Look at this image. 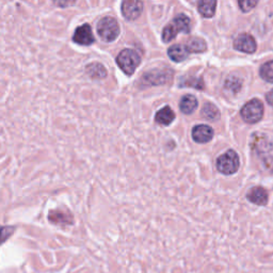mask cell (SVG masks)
<instances>
[{"label": "cell", "instance_id": "6da1fadb", "mask_svg": "<svg viewBox=\"0 0 273 273\" xmlns=\"http://www.w3.org/2000/svg\"><path fill=\"white\" fill-rule=\"evenodd\" d=\"M190 29V18L185 14H179L171 24H169L163 29L162 40L166 43L171 42L176 37L178 32L189 33Z\"/></svg>", "mask_w": 273, "mask_h": 273}, {"label": "cell", "instance_id": "7a4b0ae2", "mask_svg": "<svg viewBox=\"0 0 273 273\" xmlns=\"http://www.w3.org/2000/svg\"><path fill=\"white\" fill-rule=\"evenodd\" d=\"M140 62H141L140 54L136 50L129 48L122 50L116 57V63H118L122 71L128 76L136 72Z\"/></svg>", "mask_w": 273, "mask_h": 273}, {"label": "cell", "instance_id": "3957f363", "mask_svg": "<svg viewBox=\"0 0 273 273\" xmlns=\"http://www.w3.org/2000/svg\"><path fill=\"white\" fill-rule=\"evenodd\" d=\"M97 32L105 42H113L120 34L119 22L113 17L101 18L97 24Z\"/></svg>", "mask_w": 273, "mask_h": 273}, {"label": "cell", "instance_id": "277c9868", "mask_svg": "<svg viewBox=\"0 0 273 273\" xmlns=\"http://www.w3.org/2000/svg\"><path fill=\"white\" fill-rule=\"evenodd\" d=\"M217 168L222 174L231 175L239 169V157L235 151H228L217 160Z\"/></svg>", "mask_w": 273, "mask_h": 273}, {"label": "cell", "instance_id": "5b68a950", "mask_svg": "<svg viewBox=\"0 0 273 273\" xmlns=\"http://www.w3.org/2000/svg\"><path fill=\"white\" fill-rule=\"evenodd\" d=\"M264 114V106L260 99H252L241 109V116L250 124H254L262 120Z\"/></svg>", "mask_w": 273, "mask_h": 273}, {"label": "cell", "instance_id": "8992f818", "mask_svg": "<svg viewBox=\"0 0 273 273\" xmlns=\"http://www.w3.org/2000/svg\"><path fill=\"white\" fill-rule=\"evenodd\" d=\"M73 41L76 44H79L82 46H89L94 43L95 37L93 34L92 28L89 24H84L82 26H79L76 30L73 35Z\"/></svg>", "mask_w": 273, "mask_h": 273}, {"label": "cell", "instance_id": "52a82bcc", "mask_svg": "<svg viewBox=\"0 0 273 273\" xmlns=\"http://www.w3.org/2000/svg\"><path fill=\"white\" fill-rule=\"evenodd\" d=\"M122 14L124 17L128 20L137 19L142 13L143 3L141 1H137V0H126L121 5Z\"/></svg>", "mask_w": 273, "mask_h": 273}, {"label": "cell", "instance_id": "ba28073f", "mask_svg": "<svg viewBox=\"0 0 273 273\" xmlns=\"http://www.w3.org/2000/svg\"><path fill=\"white\" fill-rule=\"evenodd\" d=\"M234 47L239 51H243L246 53H253L257 48V45L252 35H250L248 33H243L236 37L235 42H234Z\"/></svg>", "mask_w": 273, "mask_h": 273}, {"label": "cell", "instance_id": "9c48e42d", "mask_svg": "<svg viewBox=\"0 0 273 273\" xmlns=\"http://www.w3.org/2000/svg\"><path fill=\"white\" fill-rule=\"evenodd\" d=\"M214 137V130L207 125H198L192 130V138L198 143H207Z\"/></svg>", "mask_w": 273, "mask_h": 273}, {"label": "cell", "instance_id": "30bf717a", "mask_svg": "<svg viewBox=\"0 0 273 273\" xmlns=\"http://www.w3.org/2000/svg\"><path fill=\"white\" fill-rule=\"evenodd\" d=\"M247 198L253 204L264 206L268 203V192L263 187H254L248 192Z\"/></svg>", "mask_w": 273, "mask_h": 273}, {"label": "cell", "instance_id": "8fae6325", "mask_svg": "<svg viewBox=\"0 0 273 273\" xmlns=\"http://www.w3.org/2000/svg\"><path fill=\"white\" fill-rule=\"evenodd\" d=\"M175 119V113L169 106L163 107L162 109L156 113L155 120L158 124L163 125V126H168L171 123H172Z\"/></svg>", "mask_w": 273, "mask_h": 273}, {"label": "cell", "instance_id": "7c38bea8", "mask_svg": "<svg viewBox=\"0 0 273 273\" xmlns=\"http://www.w3.org/2000/svg\"><path fill=\"white\" fill-rule=\"evenodd\" d=\"M171 76H172V72L154 71L144 75V80L152 84H161L166 83L170 79Z\"/></svg>", "mask_w": 273, "mask_h": 273}, {"label": "cell", "instance_id": "4fadbf2b", "mask_svg": "<svg viewBox=\"0 0 273 273\" xmlns=\"http://www.w3.org/2000/svg\"><path fill=\"white\" fill-rule=\"evenodd\" d=\"M48 219L53 224H61V225L72 224L73 222L72 216L63 212V210H51V212H49Z\"/></svg>", "mask_w": 273, "mask_h": 273}, {"label": "cell", "instance_id": "5bb4252c", "mask_svg": "<svg viewBox=\"0 0 273 273\" xmlns=\"http://www.w3.org/2000/svg\"><path fill=\"white\" fill-rule=\"evenodd\" d=\"M85 72L92 79H104L107 77V69L98 62H93V63L88 64L85 66Z\"/></svg>", "mask_w": 273, "mask_h": 273}, {"label": "cell", "instance_id": "9a60e30c", "mask_svg": "<svg viewBox=\"0 0 273 273\" xmlns=\"http://www.w3.org/2000/svg\"><path fill=\"white\" fill-rule=\"evenodd\" d=\"M168 54L174 62H182L189 56V51L184 45H172L168 50Z\"/></svg>", "mask_w": 273, "mask_h": 273}, {"label": "cell", "instance_id": "2e32d148", "mask_svg": "<svg viewBox=\"0 0 273 273\" xmlns=\"http://www.w3.org/2000/svg\"><path fill=\"white\" fill-rule=\"evenodd\" d=\"M198 107V100L193 95H185L179 103V108L183 113L191 114Z\"/></svg>", "mask_w": 273, "mask_h": 273}, {"label": "cell", "instance_id": "e0dca14e", "mask_svg": "<svg viewBox=\"0 0 273 273\" xmlns=\"http://www.w3.org/2000/svg\"><path fill=\"white\" fill-rule=\"evenodd\" d=\"M216 6L217 2L214 1V0H203V1L199 2V12L203 15L204 17L210 18L214 16V14L216 12Z\"/></svg>", "mask_w": 273, "mask_h": 273}, {"label": "cell", "instance_id": "ac0fdd59", "mask_svg": "<svg viewBox=\"0 0 273 273\" xmlns=\"http://www.w3.org/2000/svg\"><path fill=\"white\" fill-rule=\"evenodd\" d=\"M201 115L203 118L206 119L207 121H218L220 119V112L218 110V108L213 105V104H206L203 107L202 111H201Z\"/></svg>", "mask_w": 273, "mask_h": 273}, {"label": "cell", "instance_id": "d6986e66", "mask_svg": "<svg viewBox=\"0 0 273 273\" xmlns=\"http://www.w3.org/2000/svg\"><path fill=\"white\" fill-rule=\"evenodd\" d=\"M186 48L188 49L189 52H203L207 48V45L204 40H202L200 37H192L187 42Z\"/></svg>", "mask_w": 273, "mask_h": 273}, {"label": "cell", "instance_id": "ffe728a7", "mask_svg": "<svg viewBox=\"0 0 273 273\" xmlns=\"http://www.w3.org/2000/svg\"><path fill=\"white\" fill-rule=\"evenodd\" d=\"M261 76L264 80L273 83V61L266 62L261 67Z\"/></svg>", "mask_w": 273, "mask_h": 273}, {"label": "cell", "instance_id": "44dd1931", "mask_svg": "<svg viewBox=\"0 0 273 273\" xmlns=\"http://www.w3.org/2000/svg\"><path fill=\"white\" fill-rule=\"evenodd\" d=\"M14 233V228L12 226H3L0 225V246L4 244Z\"/></svg>", "mask_w": 273, "mask_h": 273}, {"label": "cell", "instance_id": "7402d4cb", "mask_svg": "<svg viewBox=\"0 0 273 273\" xmlns=\"http://www.w3.org/2000/svg\"><path fill=\"white\" fill-rule=\"evenodd\" d=\"M192 81L187 79L183 84V87H192L196 89H203V82L201 79H197V78H191Z\"/></svg>", "mask_w": 273, "mask_h": 273}, {"label": "cell", "instance_id": "603a6c76", "mask_svg": "<svg viewBox=\"0 0 273 273\" xmlns=\"http://www.w3.org/2000/svg\"><path fill=\"white\" fill-rule=\"evenodd\" d=\"M238 4L240 6V9L244 12H249L253 9V7L257 4V2L252 1V0H247V1H239Z\"/></svg>", "mask_w": 273, "mask_h": 273}, {"label": "cell", "instance_id": "cb8c5ba5", "mask_svg": "<svg viewBox=\"0 0 273 273\" xmlns=\"http://www.w3.org/2000/svg\"><path fill=\"white\" fill-rule=\"evenodd\" d=\"M266 99H267V101L269 103V105L273 107V89L271 91H269V93H268L267 96H266Z\"/></svg>", "mask_w": 273, "mask_h": 273}]
</instances>
